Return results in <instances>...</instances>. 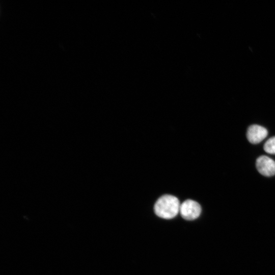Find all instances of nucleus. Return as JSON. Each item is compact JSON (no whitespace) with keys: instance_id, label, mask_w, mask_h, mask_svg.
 Returning a JSON list of instances; mask_svg holds the SVG:
<instances>
[{"instance_id":"f257e3e1","label":"nucleus","mask_w":275,"mask_h":275,"mask_svg":"<svg viewBox=\"0 0 275 275\" xmlns=\"http://www.w3.org/2000/svg\"><path fill=\"white\" fill-rule=\"evenodd\" d=\"M180 204L175 196L165 195L160 197L154 205V211L160 217L171 219L176 216L180 211Z\"/></svg>"},{"instance_id":"f03ea898","label":"nucleus","mask_w":275,"mask_h":275,"mask_svg":"<svg viewBox=\"0 0 275 275\" xmlns=\"http://www.w3.org/2000/svg\"><path fill=\"white\" fill-rule=\"evenodd\" d=\"M179 212L183 218L193 220L199 216L201 207L198 202L192 200H187L180 205Z\"/></svg>"},{"instance_id":"7ed1b4c3","label":"nucleus","mask_w":275,"mask_h":275,"mask_svg":"<svg viewBox=\"0 0 275 275\" xmlns=\"http://www.w3.org/2000/svg\"><path fill=\"white\" fill-rule=\"evenodd\" d=\"M256 164L258 172L262 175L270 177L275 174V161L268 156H259Z\"/></svg>"},{"instance_id":"20e7f679","label":"nucleus","mask_w":275,"mask_h":275,"mask_svg":"<svg viewBox=\"0 0 275 275\" xmlns=\"http://www.w3.org/2000/svg\"><path fill=\"white\" fill-rule=\"evenodd\" d=\"M267 134V130L265 127L257 124L251 125L246 132L247 139L252 144L259 143Z\"/></svg>"},{"instance_id":"39448f33","label":"nucleus","mask_w":275,"mask_h":275,"mask_svg":"<svg viewBox=\"0 0 275 275\" xmlns=\"http://www.w3.org/2000/svg\"><path fill=\"white\" fill-rule=\"evenodd\" d=\"M264 151L270 154H275V136L268 139L264 144Z\"/></svg>"}]
</instances>
